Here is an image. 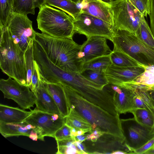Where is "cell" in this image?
Masks as SVG:
<instances>
[{
    "instance_id": "obj_39",
    "label": "cell",
    "mask_w": 154,
    "mask_h": 154,
    "mask_svg": "<svg viewBox=\"0 0 154 154\" xmlns=\"http://www.w3.org/2000/svg\"><path fill=\"white\" fill-rule=\"evenodd\" d=\"M104 133L99 128H96L92 130L91 133L87 134L86 140L93 142H96Z\"/></svg>"
},
{
    "instance_id": "obj_47",
    "label": "cell",
    "mask_w": 154,
    "mask_h": 154,
    "mask_svg": "<svg viewBox=\"0 0 154 154\" xmlns=\"http://www.w3.org/2000/svg\"><path fill=\"white\" fill-rule=\"evenodd\" d=\"M110 6L112 1V0H100Z\"/></svg>"
},
{
    "instance_id": "obj_31",
    "label": "cell",
    "mask_w": 154,
    "mask_h": 154,
    "mask_svg": "<svg viewBox=\"0 0 154 154\" xmlns=\"http://www.w3.org/2000/svg\"><path fill=\"white\" fill-rule=\"evenodd\" d=\"M13 0H0V26L7 27L13 13Z\"/></svg>"
},
{
    "instance_id": "obj_38",
    "label": "cell",
    "mask_w": 154,
    "mask_h": 154,
    "mask_svg": "<svg viewBox=\"0 0 154 154\" xmlns=\"http://www.w3.org/2000/svg\"><path fill=\"white\" fill-rule=\"evenodd\" d=\"M154 146V137L141 147L133 151V154H143Z\"/></svg>"
},
{
    "instance_id": "obj_34",
    "label": "cell",
    "mask_w": 154,
    "mask_h": 154,
    "mask_svg": "<svg viewBox=\"0 0 154 154\" xmlns=\"http://www.w3.org/2000/svg\"><path fill=\"white\" fill-rule=\"evenodd\" d=\"M33 42V41L30 43L24 53L27 73V86L30 88L31 86L32 78L35 66Z\"/></svg>"
},
{
    "instance_id": "obj_49",
    "label": "cell",
    "mask_w": 154,
    "mask_h": 154,
    "mask_svg": "<svg viewBox=\"0 0 154 154\" xmlns=\"http://www.w3.org/2000/svg\"><path fill=\"white\" fill-rule=\"evenodd\" d=\"M149 93L154 102V90H150L148 91Z\"/></svg>"
},
{
    "instance_id": "obj_14",
    "label": "cell",
    "mask_w": 154,
    "mask_h": 154,
    "mask_svg": "<svg viewBox=\"0 0 154 154\" xmlns=\"http://www.w3.org/2000/svg\"><path fill=\"white\" fill-rule=\"evenodd\" d=\"M87 38L81 45L78 54V58L84 63L96 58L110 54L112 52L106 38L93 36Z\"/></svg>"
},
{
    "instance_id": "obj_19",
    "label": "cell",
    "mask_w": 154,
    "mask_h": 154,
    "mask_svg": "<svg viewBox=\"0 0 154 154\" xmlns=\"http://www.w3.org/2000/svg\"><path fill=\"white\" fill-rule=\"evenodd\" d=\"M42 80L51 95L60 114L66 118L69 113V108L63 85L60 83H49Z\"/></svg>"
},
{
    "instance_id": "obj_28",
    "label": "cell",
    "mask_w": 154,
    "mask_h": 154,
    "mask_svg": "<svg viewBox=\"0 0 154 154\" xmlns=\"http://www.w3.org/2000/svg\"><path fill=\"white\" fill-rule=\"evenodd\" d=\"M112 64L110 54L104 55L84 63L83 70L90 69L105 72L108 67Z\"/></svg>"
},
{
    "instance_id": "obj_15",
    "label": "cell",
    "mask_w": 154,
    "mask_h": 154,
    "mask_svg": "<svg viewBox=\"0 0 154 154\" xmlns=\"http://www.w3.org/2000/svg\"><path fill=\"white\" fill-rule=\"evenodd\" d=\"M144 71L143 66L119 67L112 64L107 69L105 74L109 84L119 85L133 80Z\"/></svg>"
},
{
    "instance_id": "obj_18",
    "label": "cell",
    "mask_w": 154,
    "mask_h": 154,
    "mask_svg": "<svg viewBox=\"0 0 154 154\" xmlns=\"http://www.w3.org/2000/svg\"><path fill=\"white\" fill-rule=\"evenodd\" d=\"M119 86L121 89L120 93H118L113 90V99L116 110L119 114L131 113L135 108L133 99L135 89L123 84Z\"/></svg>"
},
{
    "instance_id": "obj_43",
    "label": "cell",
    "mask_w": 154,
    "mask_h": 154,
    "mask_svg": "<svg viewBox=\"0 0 154 154\" xmlns=\"http://www.w3.org/2000/svg\"><path fill=\"white\" fill-rule=\"evenodd\" d=\"M29 137L33 141H37L38 139V135L37 133L32 129L31 131Z\"/></svg>"
},
{
    "instance_id": "obj_11",
    "label": "cell",
    "mask_w": 154,
    "mask_h": 154,
    "mask_svg": "<svg viewBox=\"0 0 154 154\" xmlns=\"http://www.w3.org/2000/svg\"><path fill=\"white\" fill-rule=\"evenodd\" d=\"M0 90L5 98L13 100L23 109L31 110V108L35 104L36 97L30 88L10 77L0 79Z\"/></svg>"
},
{
    "instance_id": "obj_29",
    "label": "cell",
    "mask_w": 154,
    "mask_h": 154,
    "mask_svg": "<svg viewBox=\"0 0 154 154\" xmlns=\"http://www.w3.org/2000/svg\"><path fill=\"white\" fill-rule=\"evenodd\" d=\"M134 118L141 125L152 128L154 115L149 110L144 108H135L131 111Z\"/></svg>"
},
{
    "instance_id": "obj_20",
    "label": "cell",
    "mask_w": 154,
    "mask_h": 154,
    "mask_svg": "<svg viewBox=\"0 0 154 154\" xmlns=\"http://www.w3.org/2000/svg\"><path fill=\"white\" fill-rule=\"evenodd\" d=\"M34 111H27L23 109L1 103L0 104V122L20 123L25 119Z\"/></svg>"
},
{
    "instance_id": "obj_33",
    "label": "cell",
    "mask_w": 154,
    "mask_h": 154,
    "mask_svg": "<svg viewBox=\"0 0 154 154\" xmlns=\"http://www.w3.org/2000/svg\"><path fill=\"white\" fill-rule=\"evenodd\" d=\"M33 0H13V12L27 15L34 14Z\"/></svg>"
},
{
    "instance_id": "obj_46",
    "label": "cell",
    "mask_w": 154,
    "mask_h": 154,
    "mask_svg": "<svg viewBox=\"0 0 154 154\" xmlns=\"http://www.w3.org/2000/svg\"><path fill=\"white\" fill-rule=\"evenodd\" d=\"M128 154L127 153L124 151L122 150H117L113 152L112 154Z\"/></svg>"
},
{
    "instance_id": "obj_25",
    "label": "cell",
    "mask_w": 154,
    "mask_h": 154,
    "mask_svg": "<svg viewBox=\"0 0 154 154\" xmlns=\"http://www.w3.org/2000/svg\"><path fill=\"white\" fill-rule=\"evenodd\" d=\"M135 34L143 43L154 50V38L144 17H142Z\"/></svg>"
},
{
    "instance_id": "obj_50",
    "label": "cell",
    "mask_w": 154,
    "mask_h": 154,
    "mask_svg": "<svg viewBox=\"0 0 154 154\" xmlns=\"http://www.w3.org/2000/svg\"><path fill=\"white\" fill-rule=\"evenodd\" d=\"M72 2L78 4H79L80 0H70Z\"/></svg>"
},
{
    "instance_id": "obj_10",
    "label": "cell",
    "mask_w": 154,
    "mask_h": 154,
    "mask_svg": "<svg viewBox=\"0 0 154 154\" xmlns=\"http://www.w3.org/2000/svg\"><path fill=\"white\" fill-rule=\"evenodd\" d=\"M7 27L14 42L25 52L35 38L32 21L26 15L13 12Z\"/></svg>"
},
{
    "instance_id": "obj_2",
    "label": "cell",
    "mask_w": 154,
    "mask_h": 154,
    "mask_svg": "<svg viewBox=\"0 0 154 154\" xmlns=\"http://www.w3.org/2000/svg\"><path fill=\"white\" fill-rule=\"evenodd\" d=\"M63 85L69 108L75 109L91 125L92 130L98 128L104 133L125 140L119 115L115 116L110 114L84 99L71 88Z\"/></svg>"
},
{
    "instance_id": "obj_42",
    "label": "cell",
    "mask_w": 154,
    "mask_h": 154,
    "mask_svg": "<svg viewBox=\"0 0 154 154\" xmlns=\"http://www.w3.org/2000/svg\"><path fill=\"white\" fill-rule=\"evenodd\" d=\"M33 4L35 8H39L42 5L46 4V0H33Z\"/></svg>"
},
{
    "instance_id": "obj_13",
    "label": "cell",
    "mask_w": 154,
    "mask_h": 154,
    "mask_svg": "<svg viewBox=\"0 0 154 154\" xmlns=\"http://www.w3.org/2000/svg\"><path fill=\"white\" fill-rule=\"evenodd\" d=\"M82 143L88 154H112L117 150L133 154L125 144L124 140L106 133H104L96 142L86 140Z\"/></svg>"
},
{
    "instance_id": "obj_16",
    "label": "cell",
    "mask_w": 154,
    "mask_h": 154,
    "mask_svg": "<svg viewBox=\"0 0 154 154\" xmlns=\"http://www.w3.org/2000/svg\"><path fill=\"white\" fill-rule=\"evenodd\" d=\"M81 12L88 14L107 22L114 27L110 6L100 0H84Z\"/></svg>"
},
{
    "instance_id": "obj_44",
    "label": "cell",
    "mask_w": 154,
    "mask_h": 154,
    "mask_svg": "<svg viewBox=\"0 0 154 154\" xmlns=\"http://www.w3.org/2000/svg\"><path fill=\"white\" fill-rule=\"evenodd\" d=\"M87 134H85L78 135L75 137V141H79L82 142L86 140Z\"/></svg>"
},
{
    "instance_id": "obj_30",
    "label": "cell",
    "mask_w": 154,
    "mask_h": 154,
    "mask_svg": "<svg viewBox=\"0 0 154 154\" xmlns=\"http://www.w3.org/2000/svg\"><path fill=\"white\" fill-rule=\"evenodd\" d=\"M75 138L71 137L61 140H56L57 154H82L79 150L74 142Z\"/></svg>"
},
{
    "instance_id": "obj_9",
    "label": "cell",
    "mask_w": 154,
    "mask_h": 154,
    "mask_svg": "<svg viewBox=\"0 0 154 154\" xmlns=\"http://www.w3.org/2000/svg\"><path fill=\"white\" fill-rule=\"evenodd\" d=\"M65 121L66 118L61 114L49 113L35 108L24 122L35 126L33 130L37 133L38 139L44 141L45 136L54 138L55 133L65 123Z\"/></svg>"
},
{
    "instance_id": "obj_48",
    "label": "cell",
    "mask_w": 154,
    "mask_h": 154,
    "mask_svg": "<svg viewBox=\"0 0 154 154\" xmlns=\"http://www.w3.org/2000/svg\"><path fill=\"white\" fill-rule=\"evenodd\" d=\"M145 154H154V148H152L148 150Z\"/></svg>"
},
{
    "instance_id": "obj_12",
    "label": "cell",
    "mask_w": 154,
    "mask_h": 154,
    "mask_svg": "<svg viewBox=\"0 0 154 154\" xmlns=\"http://www.w3.org/2000/svg\"><path fill=\"white\" fill-rule=\"evenodd\" d=\"M120 120L125 144L133 152L154 137L151 128L139 124L134 118Z\"/></svg>"
},
{
    "instance_id": "obj_41",
    "label": "cell",
    "mask_w": 154,
    "mask_h": 154,
    "mask_svg": "<svg viewBox=\"0 0 154 154\" xmlns=\"http://www.w3.org/2000/svg\"><path fill=\"white\" fill-rule=\"evenodd\" d=\"M79 150L81 152L82 154H88L85 146L82 142L79 141H75L74 142Z\"/></svg>"
},
{
    "instance_id": "obj_36",
    "label": "cell",
    "mask_w": 154,
    "mask_h": 154,
    "mask_svg": "<svg viewBox=\"0 0 154 154\" xmlns=\"http://www.w3.org/2000/svg\"><path fill=\"white\" fill-rule=\"evenodd\" d=\"M71 128L72 127L65 123L55 133L54 138L56 140H63L71 137Z\"/></svg>"
},
{
    "instance_id": "obj_26",
    "label": "cell",
    "mask_w": 154,
    "mask_h": 154,
    "mask_svg": "<svg viewBox=\"0 0 154 154\" xmlns=\"http://www.w3.org/2000/svg\"><path fill=\"white\" fill-rule=\"evenodd\" d=\"M46 4L61 10L73 19L81 12L78 5L70 0H46Z\"/></svg>"
},
{
    "instance_id": "obj_51",
    "label": "cell",
    "mask_w": 154,
    "mask_h": 154,
    "mask_svg": "<svg viewBox=\"0 0 154 154\" xmlns=\"http://www.w3.org/2000/svg\"><path fill=\"white\" fill-rule=\"evenodd\" d=\"M152 131L154 133V122H153V125L152 127Z\"/></svg>"
},
{
    "instance_id": "obj_23",
    "label": "cell",
    "mask_w": 154,
    "mask_h": 154,
    "mask_svg": "<svg viewBox=\"0 0 154 154\" xmlns=\"http://www.w3.org/2000/svg\"><path fill=\"white\" fill-rule=\"evenodd\" d=\"M133 100L134 108L146 109L154 115V102L148 91L135 89Z\"/></svg>"
},
{
    "instance_id": "obj_35",
    "label": "cell",
    "mask_w": 154,
    "mask_h": 154,
    "mask_svg": "<svg viewBox=\"0 0 154 154\" xmlns=\"http://www.w3.org/2000/svg\"><path fill=\"white\" fill-rule=\"evenodd\" d=\"M142 15L146 17L149 15L151 0H129Z\"/></svg>"
},
{
    "instance_id": "obj_53",
    "label": "cell",
    "mask_w": 154,
    "mask_h": 154,
    "mask_svg": "<svg viewBox=\"0 0 154 154\" xmlns=\"http://www.w3.org/2000/svg\"><path fill=\"white\" fill-rule=\"evenodd\" d=\"M150 90H154V86L148 90L149 91Z\"/></svg>"
},
{
    "instance_id": "obj_6",
    "label": "cell",
    "mask_w": 154,
    "mask_h": 154,
    "mask_svg": "<svg viewBox=\"0 0 154 154\" xmlns=\"http://www.w3.org/2000/svg\"><path fill=\"white\" fill-rule=\"evenodd\" d=\"M112 42L113 50L124 53L142 66L154 65V50L141 41L135 34L116 30Z\"/></svg>"
},
{
    "instance_id": "obj_22",
    "label": "cell",
    "mask_w": 154,
    "mask_h": 154,
    "mask_svg": "<svg viewBox=\"0 0 154 154\" xmlns=\"http://www.w3.org/2000/svg\"><path fill=\"white\" fill-rule=\"evenodd\" d=\"M27 124L24 122L20 123L0 122V132L5 138L19 136L29 137L32 130L27 128Z\"/></svg>"
},
{
    "instance_id": "obj_45",
    "label": "cell",
    "mask_w": 154,
    "mask_h": 154,
    "mask_svg": "<svg viewBox=\"0 0 154 154\" xmlns=\"http://www.w3.org/2000/svg\"><path fill=\"white\" fill-rule=\"evenodd\" d=\"M88 132V131L86 130L83 129H79L78 130L75 134L76 136L78 135H82L85 134V133Z\"/></svg>"
},
{
    "instance_id": "obj_52",
    "label": "cell",
    "mask_w": 154,
    "mask_h": 154,
    "mask_svg": "<svg viewBox=\"0 0 154 154\" xmlns=\"http://www.w3.org/2000/svg\"><path fill=\"white\" fill-rule=\"evenodd\" d=\"M84 0H80L79 4L82 5L83 2Z\"/></svg>"
},
{
    "instance_id": "obj_17",
    "label": "cell",
    "mask_w": 154,
    "mask_h": 154,
    "mask_svg": "<svg viewBox=\"0 0 154 154\" xmlns=\"http://www.w3.org/2000/svg\"><path fill=\"white\" fill-rule=\"evenodd\" d=\"M34 93L36 97L35 109L49 113L60 114L51 95L40 77Z\"/></svg>"
},
{
    "instance_id": "obj_1",
    "label": "cell",
    "mask_w": 154,
    "mask_h": 154,
    "mask_svg": "<svg viewBox=\"0 0 154 154\" xmlns=\"http://www.w3.org/2000/svg\"><path fill=\"white\" fill-rule=\"evenodd\" d=\"M45 77L48 82L67 86L110 114L119 115L116 110L113 96L109 90L89 81L80 73L65 71L52 64L47 70Z\"/></svg>"
},
{
    "instance_id": "obj_37",
    "label": "cell",
    "mask_w": 154,
    "mask_h": 154,
    "mask_svg": "<svg viewBox=\"0 0 154 154\" xmlns=\"http://www.w3.org/2000/svg\"><path fill=\"white\" fill-rule=\"evenodd\" d=\"M34 69L32 75L31 86L30 89L34 93L35 92L39 79L37 65L34 60Z\"/></svg>"
},
{
    "instance_id": "obj_8",
    "label": "cell",
    "mask_w": 154,
    "mask_h": 154,
    "mask_svg": "<svg viewBox=\"0 0 154 154\" xmlns=\"http://www.w3.org/2000/svg\"><path fill=\"white\" fill-rule=\"evenodd\" d=\"M75 32L88 38L102 36L112 41L116 30L114 27L104 21L87 13L81 12L73 19Z\"/></svg>"
},
{
    "instance_id": "obj_3",
    "label": "cell",
    "mask_w": 154,
    "mask_h": 154,
    "mask_svg": "<svg viewBox=\"0 0 154 154\" xmlns=\"http://www.w3.org/2000/svg\"><path fill=\"white\" fill-rule=\"evenodd\" d=\"M34 39L51 62L66 72L81 73L84 63L78 57L81 45L72 38H59L35 31Z\"/></svg>"
},
{
    "instance_id": "obj_24",
    "label": "cell",
    "mask_w": 154,
    "mask_h": 154,
    "mask_svg": "<svg viewBox=\"0 0 154 154\" xmlns=\"http://www.w3.org/2000/svg\"><path fill=\"white\" fill-rule=\"evenodd\" d=\"M65 123L71 127L74 128L78 130L83 129L90 133L92 131L91 124L72 108H69V113L66 117Z\"/></svg>"
},
{
    "instance_id": "obj_40",
    "label": "cell",
    "mask_w": 154,
    "mask_h": 154,
    "mask_svg": "<svg viewBox=\"0 0 154 154\" xmlns=\"http://www.w3.org/2000/svg\"><path fill=\"white\" fill-rule=\"evenodd\" d=\"M149 16L150 28L154 38V0H151V8Z\"/></svg>"
},
{
    "instance_id": "obj_7",
    "label": "cell",
    "mask_w": 154,
    "mask_h": 154,
    "mask_svg": "<svg viewBox=\"0 0 154 154\" xmlns=\"http://www.w3.org/2000/svg\"><path fill=\"white\" fill-rule=\"evenodd\" d=\"M115 28L135 34L143 17L129 0L112 1L110 6Z\"/></svg>"
},
{
    "instance_id": "obj_5",
    "label": "cell",
    "mask_w": 154,
    "mask_h": 154,
    "mask_svg": "<svg viewBox=\"0 0 154 154\" xmlns=\"http://www.w3.org/2000/svg\"><path fill=\"white\" fill-rule=\"evenodd\" d=\"M39 9L37 21L38 28L42 33L54 37L72 38L75 32L72 17L47 4Z\"/></svg>"
},
{
    "instance_id": "obj_32",
    "label": "cell",
    "mask_w": 154,
    "mask_h": 154,
    "mask_svg": "<svg viewBox=\"0 0 154 154\" xmlns=\"http://www.w3.org/2000/svg\"><path fill=\"white\" fill-rule=\"evenodd\" d=\"M80 73L89 81L103 87L109 84L105 72L87 69L84 70Z\"/></svg>"
},
{
    "instance_id": "obj_21",
    "label": "cell",
    "mask_w": 154,
    "mask_h": 154,
    "mask_svg": "<svg viewBox=\"0 0 154 154\" xmlns=\"http://www.w3.org/2000/svg\"><path fill=\"white\" fill-rule=\"evenodd\" d=\"M144 72L133 80L122 83L134 89L148 91L154 86V65L144 66Z\"/></svg>"
},
{
    "instance_id": "obj_4",
    "label": "cell",
    "mask_w": 154,
    "mask_h": 154,
    "mask_svg": "<svg viewBox=\"0 0 154 154\" xmlns=\"http://www.w3.org/2000/svg\"><path fill=\"white\" fill-rule=\"evenodd\" d=\"M0 68L9 77L27 86L25 52L14 42L7 27L0 26Z\"/></svg>"
},
{
    "instance_id": "obj_27",
    "label": "cell",
    "mask_w": 154,
    "mask_h": 154,
    "mask_svg": "<svg viewBox=\"0 0 154 154\" xmlns=\"http://www.w3.org/2000/svg\"><path fill=\"white\" fill-rule=\"evenodd\" d=\"M110 57L112 64L116 66H143L127 55L118 51L113 50L110 54Z\"/></svg>"
},
{
    "instance_id": "obj_54",
    "label": "cell",
    "mask_w": 154,
    "mask_h": 154,
    "mask_svg": "<svg viewBox=\"0 0 154 154\" xmlns=\"http://www.w3.org/2000/svg\"><path fill=\"white\" fill-rule=\"evenodd\" d=\"M153 148H154V147Z\"/></svg>"
}]
</instances>
